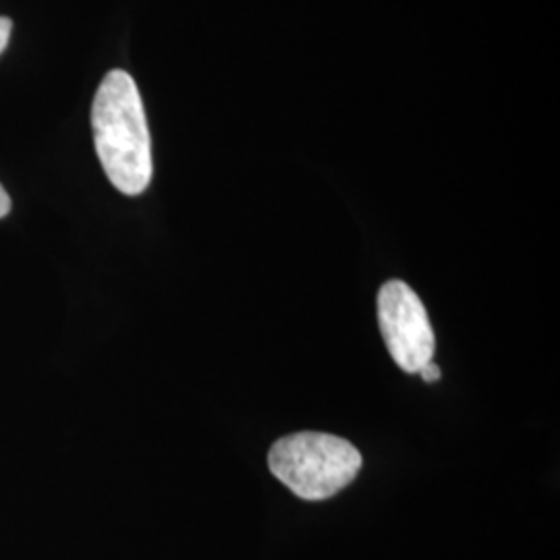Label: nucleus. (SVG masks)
<instances>
[{
    "label": "nucleus",
    "mask_w": 560,
    "mask_h": 560,
    "mask_svg": "<svg viewBox=\"0 0 560 560\" xmlns=\"http://www.w3.org/2000/svg\"><path fill=\"white\" fill-rule=\"evenodd\" d=\"M11 32H13V21L9 18H0V55L4 52L9 38H11Z\"/></svg>",
    "instance_id": "obj_4"
},
{
    "label": "nucleus",
    "mask_w": 560,
    "mask_h": 560,
    "mask_svg": "<svg viewBox=\"0 0 560 560\" xmlns=\"http://www.w3.org/2000/svg\"><path fill=\"white\" fill-rule=\"evenodd\" d=\"M420 376L425 382H439L441 381V368L434 361H430L428 365L421 368Z\"/></svg>",
    "instance_id": "obj_5"
},
{
    "label": "nucleus",
    "mask_w": 560,
    "mask_h": 560,
    "mask_svg": "<svg viewBox=\"0 0 560 560\" xmlns=\"http://www.w3.org/2000/svg\"><path fill=\"white\" fill-rule=\"evenodd\" d=\"M382 339L402 372L420 374L434 358L436 339L418 293L402 280H388L378 293Z\"/></svg>",
    "instance_id": "obj_3"
},
{
    "label": "nucleus",
    "mask_w": 560,
    "mask_h": 560,
    "mask_svg": "<svg viewBox=\"0 0 560 560\" xmlns=\"http://www.w3.org/2000/svg\"><path fill=\"white\" fill-rule=\"evenodd\" d=\"M9 212H11V198L4 191V187L0 185V219H4Z\"/></svg>",
    "instance_id": "obj_6"
},
{
    "label": "nucleus",
    "mask_w": 560,
    "mask_h": 560,
    "mask_svg": "<svg viewBox=\"0 0 560 560\" xmlns=\"http://www.w3.org/2000/svg\"><path fill=\"white\" fill-rule=\"evenodd\" d=\"M270 471L303 501H324L347 488L360 474V451L345 439L300 432L272 444Z\"/></svg>",
    "instance_id": "obj_2"
},
{
    "label": "nucleus",
    "mask_w": 560,
    "mask_h": 560,
    "mask_svg": "<svg viewBox=\"0 0 560 560\" xmlns=\"http://www.w3.org/2000/svg\"><path fill=\"white\" fill-rule=\"evenodd\" d=\"M96 154L108 180L125 196H140L152 180V141L138 83L127 71H110L92 106Z\"/></svg>",
    "instance_id": "obj_1"
}]
</instances>
